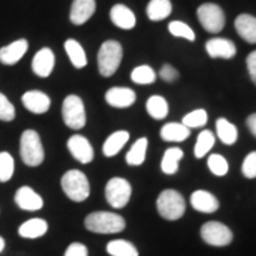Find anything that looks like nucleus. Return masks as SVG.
<instances>
[{"label":"nucleus","instance_id":"obj_34","mask_svg":"<svg viewBox=\"0 0 256 256\" xmlns=\"http://www.w3.org/2000/svg\"><path fill=\"white\" fill-rule=\"evenodd\" d=\"M168 30L170 33L175 37H182V38H186L190 42H194L195 40V33L188 24H185L184 22H180V20H175V22H171L168 24Z\"/></svg>","mask_w":256,"mask_h":256},{"label":"nucleus","instance_id":"obj_8","mask_svg":"<svg viewBox=\"0 0 256 256\" xmlns=\"http://www.w3.org/2000/svg\"><path fill=\"white\" fill-rule=\"evenodd\" d=\"M131 198V184L124 178H111L106 185V200L112 208H124Z\"/></svg>","mask_w":256,"mask_h":256},{"label":"nucleus","instance_id":"obj_11","mask_svg":"<svg viewBox=\"0 0 256 256\" xmlns=\"http://www.w3.org/2000/svg\"><path fill=\"white\" fill-rule=\"evenodd\" d=\"M56 57L54 53L48 48V47H43L42 50H38L34 57H33V62H32V68H33V73L42 77V78H46L48 77L53 68H54Z\"/></svg>","mask_w":256,"mask_h":256},{"label":"nucleus","instance_id":"obj_15","mask_svg":"<svg viewBox=\"0 0 256 256\" xmlns=\"http://www.w3.org/2000/svg\"><path fill=\"white\" fill-rule=\"evenodd\" d=\"M28 48V43L26 38H20L8 46L0 48V63L4 66H13L22 60V57L26 54Z\"/></svg>","mask_w":256,"mask_h":256},{"label":"nucleus","instance_id":"obj_1","mask_svg":"<svg viewBox=\"0 0 256 256\" xmlns=\"http://www.w3.org/2000/svg\"><path fill=\"white\" fill-rule=\"evenodd\" d=\"M86 228L94 234H118L126 228V220L112 212H92L84 220Z\"/></svg>","mask_w":256,"mask_h":256},{"label":"nucleus","instance_id":"obj_33","mask_svg":"<svg viewBox=\"0 0 256 256\" xmlns=\"http://www.w3.org/2000/svg\"><path fill=\"white\" fill-rule=\"evenodd\" d=\"M14 174V160L9 152H0V182H8Z\"/></svg>","mask_w":256,"mask_h":256},{"label":"nucleus","instance_id":"obj_20","mask_svg":"<svg viewBox=\"0 0 256 256\" xmlns=\"http://www.w3.org/2000/svg\"><path fill=\"white\" fill-rule=\"evenodd\" d=\"M235 28L238 34L245 42L255 44L256 43V18L252 14H239L235 20Z\"/></svg>","mask_w":256,"mask_h":256},{"label":"nucleus","instance_id":"obj_25","mask_svg":"<svg viewBox=\"0 0 256 256\" xmlns=\"http://www.w3.org/2000/svg\"><path fill=\"white\" fill-rule=\"evenodd\" d=\"M64 48H66V53L68 56L70 62L73 63L76 68H82L87 66V56L82 46L74 38H68L66 40L64 43Z\"/></svg>","mask_w":256,"mask_h":256},{"label":"nucleus","instance_id":"obj_36","mask_svg":"<svg viewBox=\"0 0 256 256\" xmlns=\"http://www.w3.org/2000/svg\"><path fill=\"white\" fill-rule=\"evenodd\" d=\"M208 166H210V172L214 175H216V176H224V175L228 174V161H226L222 156L212 154V156L208 158Z\"/></svg>","mask_w":256,"mask_h":256},{"label":"nucleus","instance_id":"obj_12","mask_svg":"<svg viewBox=\"0 0 256 256\" xmlns=\"http://www.w3.org/2000/svg\"><path fill=\"white\" fill-rule=\"evenodd\" d=\"M23 106L33 114H44L52 106V100L46 92L38 90H30L22 97Z\"/></svg>","mask_w":256,"mask_h":256},{"label":"nucleus","instance_id":"obj_7","mask_svg":"<svg viewBox=\"0 0 256 256\" xmlns=\"http://www.w3.org/2000/svg\"><path fill=\"white\" fill-rule=\"evenodd\" d=\"M196 14L202 28L210 33H220L225 28V13L215 3L201 4L196 10Z\"/></svg>","mask_w":256,"mask_h":256},{"label":"nucleus","instance_id":"obj_40","mask_svg":"<svg viewBox=\"0 0 256 256\" xmlns=\"http://www.w3.org/2000/svg\"><path fill=\"white\" fill-rule=\"evenodd\" d=\"M64 256H88V250H87V246L82 245V244H78V242H74L70 246L67 248Z\"/></svg>","mask_w":256,"mask_h":256},{"label":"nucleus","instance_id":"obj_29","mask_svg":"<svg viewBox=\"0 0 256 256\" xmlns=\"http://www.w3.org/2000/svg\"><path fill=\"white\" fill-rule=\"evenodd\" d=\"M168 102L161 96H151L146 101V111L156 120H164L168 116Z\"/></svg>","mask_w":256,"mask_h":256},{"label":"nucleus","instance_id":"obj_10","mask_svg":"<svg viewBox=\"0 0 256 256\" xmlns=\"http://www.w3.org/2000/svg\"><path fill=\"white\" fill-rule=\"evenodd\" d=\"M67 148H68L70 154L82 164H88L94 158V150H92L90 141L80 134H76L73 137L68 138Z\"/></svg>","mask_w":256,"mask_h":256},{"label":"nucleus","instance_id":"obj_13","mask_svg":"<svg viewBox=\"0 0 256 256\" xmlns=\"http://www.w3.org/2000/svg\"><path fill=\"white\" fill-rule=\"evenodd\" d=\"M104 98L111 107L127 108V107H131L136 102L137 96H136L134 90H131L128 87H111L110 90L106 92Z\"/></svg>","mask_w":256,"mask_h":256},{"label":"nucleus","instance_id":"obj_19","mask_svg":"<svg viewBox=\"0 0 256 256\" xmlns=\"http://www.w3.org/2000/svg\"><path fill=\"white\" fill-rule=\"evenodd\" d=\"M110 18L117 28H122V30H131L137 24L136 14L132 13V10H130L124 4L112 6L110 12Z\"/></svg>","mask_w":256,"mask_h":256},{"label":"nucleus","instance_id":"obj_43","mask_svg":"<svg viewBox=\"0 0 256 256\" xmlns=\"http://www.w3.org/2000/svg\"><path fill=\"white\" fill-rule=\"evenodd\" d=\"M4 245H6V244H4V239L0 236V254L3 252V249H4Z\"/></svg>","mask_w":256,"mask_h":256},{"label":"nucleus","instance_id":"obj_4","mask_svg":"<svg viewBox=\"0 0 256 256\" xmlns=\"http://www.w3.org/2000/svg\"><path fill=\"white\" fill-rule=\"evenodd\" d=\"M156 210L160 215L166 220H176L182 218L185 214V200L175 190H165L160 194L156 200Z\"/></svg>","mask_w":256,"mask_h":256},{"label":"nucleus","instance_id":"obj_27","mask_svg":"<svg viewBox=\"0 0 256 256\" xmlns=\"http://www.w3.org/2000/svg\"><path fill=\"white\" fill-rule=\"evenodd\" d=\"M146 148H148V140L146 138H140L134 142V146H131V150L126 156V161L131 166H140L146 161Z\"/></svg>","mask_w":256,"mask_h":256},{"label":"nucleus","instance_id":"obj_41","mask_svg":"<svg viewBox=\"0 0 256 256\" xmlns=\"http://www.w3.org/2000/svg\"><path fill=\"white\" fill-rule=\"evenodd\" d=\"M246 66H248V72H249V76H250V80H252V82H254V84L256 86V50L255 52H252L248 56Z\"/></svg>","mask_w":256,"mask_h":256},{"label":"nucleus","instance_id":"obj_16","mask_svg":"<svg viewBox=\"0 0 256 256\" xmlns=\"http://www.w3.org/2000/svg\"><path fill=\"white\" fill-rule=\"evenodd\" d=\"M14 202L20 210H38L43 208V198L30 186H22L16 191Z\"/></svg>","mask_w":256,"mask_h":256},{"label":"nucleus","instance_id":"obj_9","mask_svg":"<svg viewBox=\"0 0 256 256\" xmlns=\"http://www.w3.org/2000/svg\"><path fill=\"white\" fill-rule=\"evenodd\" d=\"M201 238L210 246H226L232 242V230L216 220L204 224L201 228Z\"/></svg>","mask_w":256,"mask_h":256},{"label":"nucleus","instance_id":"obj_2","mask_svg":"<svg viewBox=\"0 0 256 256\" xmlns=\"http://www.w3.org/2000/svg\"><path fill=\"white\" fill-rule=\"evenodd\" d=\"M20 156L28 166H38L44 161V148L34 130H26L20 137Z\"/></svg>","mask_w":256,"mask_h":256},{"label":"nucleus","instance_id":"obj_17","mask_svg":"<svg viewBox=\"0 0 256 256\" xmlns=\"http://www.w3.org/2000/svg\"><path fill=\"white\" fill-rule=\"evenodd\" d=\"M96 12V0H74L70 9V20L76 26L88 22Z\"/></svg>","mask_w":256,"mask_h":256},{"label":"nucleus","instance_id":"obj_31","mask_svg":"<svg viewBox=\"0 0 256 256\" xmlns=\"http://www.w3.org/2000/svg\"><path fill=\"white\" fill-rule=\"evenodd\" d=\"M214 144H215V136L210 132V130H204L198 136L196 144L194 148V154L196 158H202L210 152Z\"/></svg>","mask_w":256,"mask_h":256},{"label":"nucleus","instance_id":"obj_23","mask_svg":"<svg viewBox=\"0 0 256 256\" xmlns=\"http://www.w3.org/2000/svg\"><path fill=\"white\" fill-rule=\"evenodd\" d=\"M130 140V134L127 131H116L106 140L102 146V152L106 156H114L118 154Z\"/></svg>","mask_w":256,"mask_h":256},{"label":"nucleus","instance_id":"obj_37","mask_svg":"<svg viewBox=\"0 0 256 256\" xmlns=\"http://www.w3.org/2000/svg\"><path fill=\"white\" fill-rule=\"evenodd\" d=\"M16 117V108L9 101V98L0 92V121L9 122Z\"/></svg>","mask_w":256,"mask_h":256},{"label":"nucleus","instance_id":"obj_3","mask_svg":"<svg viewBox=\"0 0 256 256\" xmlns=\"http://www.w3.org/2000/svg\"><path fill=\"white\" fill-rule=\"evenodd\" d=\"M122 60V47L116 40H107L101 44L97 56L98 72L102 77H111L118 70Z\"/></svg>","mask_w":256,"mask_h":256},{"label":"nucleus","instance_id":"obj_21","mask_svg":"<svg viewBox=\"0 0 256 256\" xmlns=\"http://www.w3.org/2000/svg\"><path fill=\"white\" fill-rule=\"evenodd\" d=\"M161 138L168 142H181L191 136V130L182 122H168L161 128Z\"/></svg>","mask_w":256,"mask_h":256},{"label":"nucleus","instance_id":"obj_32","mask_svg":"<svg viewBox=\"0 0 256 256\" xmlns=\"http://www.w3.org/2000/svg\"><path fill=\"white\" fill-rule=\"evenodd\" d=\"M131 80L136 84H152L156 80V74L150 66H138L131 73Z\"/></svg>","mask_w":256,"mask_h":256},{"label":"nucleus","instance_id":"obj_35","mask_svg":"<svg viewBox=\"0 0 256 256\" xmlns=\"http://www.w3.org/2000/svg\"><path fill=\"white\" fill-rule=\"evenodd\" d=\"M208 121V114L205 110H195L186 114L182 118V124L185 127H188L190 130L191 128H198L204 127Z\"/></svg>","mask_w":256,"mask_h":256},{"label":"nucleus","instance_id":"obj_6","mask_svg":"<svg viewBox=\"0 0 256 256\" xmlns=\"http://www.w3.org/2000/svg\"><path fill=\"white\" fill-rule=\"evenodd\" d=\"M64 124L72 130H82L86 126V108L84 102L78 96H67L62 108Z\"/></svg>","mask_w":256,"mask_h":256},{"label":"nucleus","instance_id":"obj_39","mask_svg":"<svg viewBox=\"0 0 256 256\" xmlns=\"http://www.w3.org/2000/svg\"><path fill=\"white\" fill-rule=\"evenodd\" d=\"M160 76H161V78L166 82H175L176 78H178V72L175 70L172 66H170V64H164L162 67H161V70H160Z\"/></svg>","mask_w":256,"mask_h":256},{"label":"nucleus","instance_id":"obj_22","mask_svg":"<svg viewBox=\"0 0 256 256\" xmlns=\"http://www.w3.org/2000/svg\"><path fill=\"white\" fill-rule=\"evenodd\" d=\"M48 229V225L44 220L40 218H33V220H26L24 224L20 225L18 228V235L22 238L26 239H36L43 236Z\"/></svg>","mask_w":256,"mask_h":256},{"label":"nucleus","instance_id":"obj_18","mask_svg":"<svg viewBox=\"0 0 256 256\" xmlns=\"http://www.w3.org/2000/svg\"><path fill=\"white\" fill-rule=\"evenodd\" d=\"M191 205L192 208L198 212L204 214H212L220 208V201L216 200L215 195H212L208 191H195L191 195Z\"/></svg>","mask_w":256,"mask_h":256},{"label":"nucleus","instance_id":"obj_26","mask_svg":"<svg viewBox=\"0 0 256 256\" xmlns=\"http://www.w3.org/2000/svg\"><path fill=\"white\" fill-rule=\"evenodd\" d=\"M184 158L182 150L180 148H168L164 152L162 161H161V170L162 172L166 175H174L178 171L180 166V161Z\"/></svg>","mask_w":256,"mask_h":256},{"label":"nucleus","instance_id":"obj_14","mask_svg":"<svg viewBox=\"0 0 256 256\" xmlns=\"http://www.w3.org/2000/svg\"><path fill=\"white\" fill-rule=\"evenodd\" d=\"M206 53L212 58H232L236 54V47L234 42L222 37H215L206 42L205 44Z\"/></svg>","mask_w":256,"mask_h":256},{"label":"nucleus","instance_id":"obj_30","mask_svg":"<svg viewBox=\"0 0 256 256\" xmlns=\"http://www.w3.org/2000/svg\"><path fill=\"white\" fill-rule=\"evenodd\" d=\"M107 252L111 256H138L137 248L134 246L131 242L117 239V240H111L107 245Z\"/></svg>","mask_w":256,"mask_h":256},{"label":"nucleus","instance_id":"obj_42","mask_svg":"<svg viewBox=\"0 0 256 256\" xmlns=\"http://www.w3.org/2000/svg\"><path fill=\"white\" fill-rule=\"evenodd\" d=\"M246 124H248V128H249V131L252 132V136L256 137V112L250 114V116L248 117Z\"/></svg>","mask_w":256,"mask_h":256},{"label":"nucleus","instance_id":"obj_24","mask_svg":"<svg viewBox=\"0 0 256 256\" xmlns=\"http://www.w3.org/2000/svg\"><path fill=\"white\" fill-rule=\"evenodd\" d=\"M172 12L171 0H151L146 6V16L152 22H161Z\"/></svg>","mask_w":256,"mask_h":256},{"label":"nucleus","instance_id":"obj_28","mask_svg":"<svg viewBox=\"0 0 256 256\" xmlns=\"http://www.w3.org/2000/svg\"><path fill=\"white\" fill-rule=\"evenodd\" d=\"M216 134L220 141L226 146L235 144L238 140V130L226 118H220L216 121Z\"/></svg>","mask_w":256,"mask_h":256},{"label":"nucleus","instance_id":"obj_38","mask_svg":"<svg viewBox=\"0 0 256 256\" xmlns=\"http://www.w3.org/2000/svg\"><path fill=\"white\" fill-rule=\"evenodd\" d=\"M242 174L245 175L246 178H249V180L256 178V151L248 154L246 158L244 160V164H242Z\"/></svg>","mask_w":256,"mask_h":256},{"label":"nucleus","instance_id":"obj_5","mask_svg":"<svg viewBox=\"0 0 256 256\" xmlns=\"http://www.w3.org/2000/svg\"><path fill=\"white\" fill-rule=\"evenodd\" d=\"M64 194L74 202L86 201L90 195V182L86 174L78 170H70L62 178Z\"/></svg>","mask_w":256,"mask_h":256}]
</instances>
